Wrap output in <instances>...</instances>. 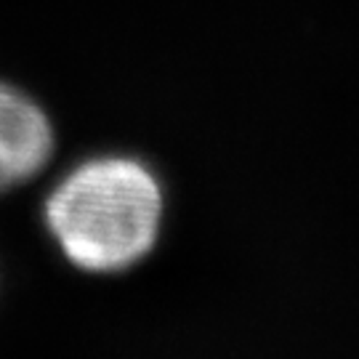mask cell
I'll list each match as a JSON object with an SVG mask.
<instances>
[{
    "instance_id": "cell-2",
    "label": "cell",
    "mask_w": 359,
    "mask_h": 359,
    "mask_svg": "<svg viewBox=\"0 0 359 359\" xmlns=\"http://www.w3.org/2000/svg\"><path fill=\"white\" fill-rule=\"evenodd\" d=\"M56 147L46 109L29 93L0 80V194L35 179Z\"/></svg>"
},
{
    "instance_id": "cell-1",
    "label": "cell",
    "mask_w": 359,
    "mask_h": 359,
    "mask_svg": "<svg viewBox=\"0 0 359 359\" xmlns=\"http://www.w3.org/2000/svg\"><path fill=\"white\" fill-rule=\"evenodd\" d=\"M163 187L136 157L104 154L72 168L46 200V224L77 269L112 274L152 253L163 226Z\"/></svg>"
}]
</instances>
